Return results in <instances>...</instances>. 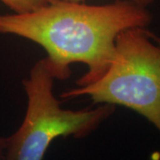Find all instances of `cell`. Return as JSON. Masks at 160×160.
<instances>
[{"mask_svg":"<svg viewBox=\"0 0 160 160\" xmlns=\"http://www.w3.org/2000/svg\"><path fill=\"white\" fill-rule=\"evenodd\" d=\"M149 38H150L151 39L153 40L154 42H156L157 44L160 45V38L159 37H158V36H157V35H155L154 33L150 32L149 30Z\"/></svg>","mask_w":160,"mask_h":160,"instance_id":"cell-7","label":"cell"},{"mask_svg":"<svg viewBox=\"0 0 160 160\" xmlns=\"http://www.w3.org/2000/svg\"><path fill=\"white\" fill-rule=\"evenodd\" d=\"M6 142H7V137H0V160H4L5 158Z\"/></svg>","mask_w":160,"mask_h":160,"instance_id":"cell-6","label":"cell"},{"mask_svg":"<svg viewBox=\"0 0 160 160\" xmlns=\"http://www.w3.org/2000/svg\"><path fill=\"white\" fill-rule=\"evenodd\" d=\"M52 1H65V2H73V3H84L86 0H52ZM132 2H135L139 5L143 6H147L151 5L155 0H131Z\"/></svg>","mask_w":160,"mask_h":160,"instance_id":"cell-5","label":"cell"},{"mask_svg":"<svg viewBox=\"0 0 160 160\" xmlns=\"http://www.w3.org/2000/svg\"><path fill=\"white\" fill-rule=\"evenodd\" d=\"M0 2L14 13H26L48 5L52 0H0Z\"/></svg>","mask_w":160,"mask_h":160,"instance_id":"cell-4","label":"cell"},{"mask_svg":"<svg viewBox=\"0 0 160 160\" xmlns=\"http://www.w3.org/2000/svg\"><path fill=\"white\" fill-rule=\"evenodd\" d=\"M55 80L46 57L36 62L23 79L27 110L17 131L7 137L4 160H43L55 139L86 137L114 113L115 106L110 104L93 109H63L53 93Z\"/></svg>","mask_w":160,"mask_h":160,"instance_id":"cell-3","label":"cell"},{"mask_svg":"<svg viewBox=\"0 0 160 160\" xmlns=\"http://www.w3.org/2000/svg\"><path fill=\"white\" fill-rule=\"evenodd\" d=\"M87 95L94 103L119 105L145 118L160 132V45L147 28L122 31L106 72L95 82L64 92L61 97Z\"/></svg>","mask_w":160,"mask_h":160,"instance_id":"cell-2","label":"cell"},{"mask_svg":"<svg viewBox=\"0 0 160 160\" xmlns=\"http://www.w3.org/2000/svg\"><path fill=\"white\" fill-rule=\"evenodd\" d=\"M152 14L131 0L92 6L52 1L26 13H0V34L15 35L42 46L55 78L66 80L70 65L81 62L88 69L77 86L95 82L109 68L117 37L131 28H148Z\"/></svg>","mask_w":160,"mask_h":160,"instance_id":"cell-1","label":"cell"}]
</instances>
